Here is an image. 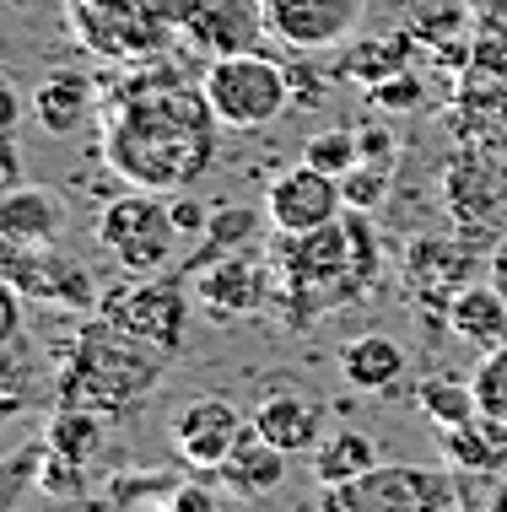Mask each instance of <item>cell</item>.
Returning <instances> with one entry per match:
<instances>
[{
  "label": "cell",
  "mask_w": 507,
  "mask_h": 512,
  "mask_svg": "<svg viewBox=\"0 0 507 512\" xmlns=\"http://www.w3.org/2000/svg\"><path fill=\"white\" fill-rule=\"evenodd\" d=\"M259 33H270L259 0H178V38L200 60L259 49Z\"/></svg>",
  "instance_id": "cell-9"
},
{
  "label": "cell",
  "mask_w": 507,
  "mask_h": 512,
  "mask_svg": "<svg viewBox=\"0 0 507 512\" xmlns=\"http://www.w3.org/2000/svg\"><path fill=\"white\" fill-rule=\"evenodd\" d=\"M178 238L184 232L173 221V205L152 189H130L98 216V243L125 275H162L178 254Z\"/></svg>",
  "instance_id": "cell-7"
},
{
  "label": "cell",
  "mask_w": 507,
  "mask_h": 512,
  "mask_svg": "<svg viewBox=\"0 0 507 512\" xmlns=\"http://www.w3.org/2000/svg\"><path fill=\"white\" fill-rule=\"evenodd\" d=\"M448 329L475 351H497V345H507V297L486 281H470L448 302Z\"/></svg>",
  "instance_id": "cell-22"
},
{
  "label": "cell",
  "mask_w": 507,
  "mask_h": 512,
  "mask_svg": "<svg viewBox=\"0 0 507 512\" xmlns=\"http://www.w3.org/2000/svg\"><path fill=\"white\" fill-rule=\"evenodd\" d=\"M410 33H394V38H356L346 44V71L356 87H378V81H389L394 71H410Z\"/></svg>",
  "instance_id": "cell-26"
},
{
  "label": "cell",
  "mask_w": 507,
  "mask_h": 512,
  "mask_svg": "<svg viewBox=\"0 0 507 512\" xmlns=\"http://www.w3.org/2000/svg\"><path fill=\"white\" fill-rule=\"evenodd\" d=\"M286 459H292V453H281L270 437H259V426L249 421V432L238 437V448H232L222 459V469H216V486L227 496H238V502H265V496L286 480Z\"/></svg>",
  "instance_id": "cell-18"
},
{
  "label": "cell",
  "mask_w": 507,
  "mask_h": 512,
  "mask_svg": "<svg viewBox=\"0 0 507 512\" xmlns=\"http://www.w3.org/2000/svg\"><path fill=\"white\" fill-rule=\"evenodd\" d=\"M367 103H373V108H394V114H405V108H416V103H421V76H416V71H394L389 81L367 87Z\"/></svg>",
  "instance_id": "cell-34"
},
{
  "label": "cell",
  "mask_w": 507,
  "mask_h": 512,
  "mask_svg": "<svg viewBox=\"0 0 507 512\" xmlns=\"http://www.w3.org/2000/svg\"><path fill=\"white\" fill-rule=\"evenodd\" d=\"M49 448L60 459H76V464H92V453L103 448V415L98 410H71V405H54V421L44 426Z\"/></svg>",
  "instance_id": "cell-28"
},
{
  "label": "cell",
  "mask_w": 507,
  "mask_h": 512,
  "mask_svg": "<svg viewBox=\"0 0 507 512\" xmlns=\"http://www.w3.org/2000/svg\"><path fill=\"white\" fill-rule=\"evenodd\" d=\"M416 405H421V415H427L437 432H443V426H464V421L481 415L475 383H464V378H421L416 383Z\"/></svg>",
  "instance_id": "cell-27"
},
{
  "label": "cell",
  "mask_w": 507,
  "mask_h": 512,
  "mask_svg": "<svg viewBox=\"0 0 507 512\" xmlns=\"http://www.w3.org/2000/svg\"><path fill=\"white\" fill-rule=\"evenodd\" d=\"M340 216H346V189H340V178L308 168V162L286 168L276 184L265 189V221L276 232H313V227H330Z\"/></svg>",
  "instance_id": "cell-14"
},
{
  "label": "cell",
  "mask_w": 507,
  "mask_h": 512,
  "mask_svg": "<svg viewBox=\"0 0 507 512\" xmlns=\"http://www.w3.org/2000/svg\"><path fill=\"white\" fill-rule=\"evenodd\" d=\"M65 17L103 60H146L178 33V0H65Z\"/></svg>",
  "instance_id": "cell-5"
},
{
  "label": "cell",
  "mask_w": 507,
  "mask_h": 512,
  "mask_svg": "<svg viewBox=\"0 0 507 512\" xmlns=\"http://www.w3.org/2000/svg\"><path fill=\"white\" fill-rule=\"evenodd\" d=\"M152 512H216V496L205 486H178V491H168V502H157Z\"/></svg>",
  "instance_id": "cell-36"
},
{
  "label": "cell",
  "mask_w": 507,
  "mask_h": 512,
  "mask_svg": "<svg viewBox=\"0 0 507 512\" xmlns=\"http://www.w3.org/2000/svg\"><path fill=\"white\" fill-rule=\"evenodd\" d=\"M254 238H259V211L254 205H216L211 227H205V254H195L178 275H195V270H205L211 259H222V254H243Z\"/></svg>",
  "instance_id": "cell-25"
},
{
  "label": "cell",
  "mask_w": 507,
  "mask_h": 512,
  "mask_svg": "<svg viewBox=\"0 0 507 512\" xmlns=\"http://www.w3.org/2000/svg\"><path fill=\"white\" fill-rule=\"evenodd\" d=\"M243 432H249V415L232 405L227 394L189 399V405L173 415V426H168L178 459H184L189 469H205V475H216V469H222V459L238 448Z\"/></svg>",
  "instance_id": "cell-11"
},
{
  "label": "cell",
  "mask_w": 507,
  "mask_h": 512,
  "mask_svg": "<svg viewBox=\"0 0 507 512\" xmlns=\"http://www.w3.org/2000/svg\"><path fill=\"white\" fill-rule=\"evenodd\" d=\"M200 92L222 130H259L292 108V71L265 49H238L222 60H205Z\"/></svg>",
  "instance_id": "cell-4"
},
{
  "label": "cell",
  "mask_w": 507,
  "mask_h": 512,
  "mask_svg": "<svg viewBox=\"0 0 507 512\" xmlns=\"http://www.w3.org/2000/svg\"><path fill=\"white\" fill-rule=\"evenodd\" d=\"M502 162H491L486 151L464 146L443 173V189H448V211H454L464 238H481V243H497V211L507 205V189H502Z\"/></svg>",
  "instance_id": "cell-12"
},
{
  "label": "cell",
  "mask_w": 507,
  "mask_h": 512,
  "mask_svg": "<svg viewBox=\"0 0 507 512\" xmlns=\"http://www.w3.org/2000/svg\"><path fill=\"white\" fill-rule=\"evenodd\" d=\"M437 437H443V459L454 475H502L507 469V426L502 421L475 415L464 426H443Z\"/></svg>",
  "instance_id": "cell-21"
},
{
  "label": "cell",
  "mask_w": 507,
  "mask_h": 512,
  "mask_svg": "<svg viewBox=\"0 0 507 512\" xmlns=\"http://www.w3.org/2000/svg\"><path fill=\"white\" fill-rule=\"evenodd\" d=\"M265 6L270 38H281L286 49H340L356 38L367 0H259Z\"/></svg>",
  "instance_id": "cell-10"
},
{
  "label": "cell",
  "mask_w": 507,
  "mask_h": 512,
  "mask_svg": "<svg viewBox=\"0 0 507 512\" xmlns=\"http://www.w3.org/2000/svg\"><path fill=\"white\" fill-rule=\"evenodd\" d=\"M216 114L200 87L146 76L103 108V162L130 189L184 195L216 162Z\"/></svg>",
  "instance_id": "cell-1"
},
{
  "label": "cell",
  "mask_w": 507,
  "mask_h": 512,
  "mask_svg": "<svg viewBox=\"0 0 507 512\" xmlns=\"http://www.w3.org/2000/svg\"><path fill=\"white\" fill-rule=\"evenodd\" d=\"M173 221H178V232L184 238H205V227H211V205H200L195 195H173Z\"/></svg>",
  "instance_id": "cell-35"
},
{
  "label": "cell",
  "mask_w": 507,
  "mask_h": 512,
  "mask_svg": "<svg viewBox=\"0 0 507 512\" xmlns=\"http://www.w3.org/2000/svg\"><path fill=\"white\" fill-rule=\"evenodd\" d=\"M303 162L330 178H346L362 162V141H356V130H319L313 141H303Z\"/></svg>",
  "instance_id": "cell-29"
},
{
  "label": "cell",
  "mask_w": 507,
  "mask_h": 512,
  "mask_svg": "<svg viewBox=\"0 0 507 512\" xmlns=\"http://www.w3.org/2000/svg\"><path fill=\"white\" fill-rule=\"evenodd\" d=\"M459 512H507V469L502 475H454Z\"/></svg>",
  "instance_id": "cell-33"
},
{
  "label": "cell",
  "mask_w": 507,
  "mask_h": 512,
  "mask_svg": "<svg viewBox=\"0 0 507 512\" xmlns=\"http://www.w3.org/2000/svg\"><path fill=\"white\" fill-rule=\"evenodd\" d=\"M270 265H276V286L286 297V313H292V329H308V318L335 313L373 292L383 248L367 211H346L330 227L281 232L270 248Z\"/></svg>",
  "instance_id": "cell-2"
},
{
  "label": "cell",
  "mask_w": 507,
  "mask_h": 512,
  "mask_svg": "<svg viewBox=\"0 0 507 512\" xmlns=\"http://www.w3.org/2000/svg\"><path fill=\"white\" fill-rule=\"evenodd\" d=\"M184 281L189 275H141V281H125L119 292H108L98 302V313L135 340L178 351L184 345V324H189V286Z\"/></svg>",
  "instance_id": "cell-8"
},
{
  "label": "cell",
  "mask_w": 507,
  "mask_h": 512,
  "mask_svg": "<svg viewBox=\"0 0 507 512\" xmlns=\"http://www.w3.org/2000/svg\"><path fill=\"white\" fill-rule=\"evenodd\" d=\"M98 114V81L87 71H49L33 87V119L44 124L49 135H76L81 124Z\"/></svg>",
  "instance_id": "cell-19"
},
{
  "label": "cell",
  "mask_w": 507,
  "mask_h": 512,
  "mask_svg": "<svg viewBox=\"0 0 507 512\" xmlns=\"http://www.w3.org/2000/svg\"><path fill=\"white\" fill-rule=\"evenodd\" d=\"M11 189H22V146H17V135H6V146H0V195H11Z\"/></svg>",
  "instance_id": "cell-39"
},
{
  "label": "cell",
  "mask_w": 507,
  "mask_h": 512,
  "mask_svg": "<svg viewBox=\"0 0 507 512\" xmlns=\"http://www.w3.org/2000/svg\"><path fill=\"white\" fill-rule=\"evenodd\" d=\"M249 421L259 426V437H270L281 453H313L324 442V405L308 394H270L259 399Z\"/></svg>",
  "instance_id": "cell-20"
},
{
  "label": "cell",
  "mask_w": 507,
  "mask_h": 512,
  "mask_svg": "<svg viewBox=\"0 0 507 512\" xmlns=\"http://www.w3.org/2000/svg\"><path fill=\"white\" fill-rule=\"evenodd\" d=\"M356 141H362V162H383V168H394V135L383 130V124L356 130Z\"/></svg>",
  "instance_id": "cell-37"
},
{
  "label": "cell",
  "mask_w": 507,
  "mask_h": 512,
  "mask_svg": "<svg viewBox=\"0 0 507 512\" xmlns=\"http://www.w3.org/2000/svg\"><path fill=\"white\" fill-rule=\"evenodd\" d=\"M65 232V200L49 184H22L0 200V243L6 248H54Z\"/></svg>",
  "instance_id": "cell-17"
},
{
  "label": "cell",
  "mask_w": 507,
  "mask_h": 512,
  "mask_svg": "<svg viewBox=\"0 0 507 512\" xmlns=\"http://www.w3.org/2000/svg\"><path fill=\"white\" fill-rule=\"evenodd\" d=\"M400 372H405V351L389 335H356V340L340 345V378H346L356 394L394 389Z\"/></svg>",
  "instance_id": "cell-23"
},
{
  "label": "cell",
  "mask_w": 507,
  "mask_h": 512,
  "mask_svg": "<svg viewBox=\"0 0 507 512\" xmlns=\"http://www.w3.org/2000/svg\"><path fill=\"white\" fill-rule=\"evenodd\" d=\"M17 119H22L17 92H11V87H0V124H6V135H17Z\"/></svg>",
  "instance_id": "cell-40"
},
{
  "label": "cell",
  "mask_w": 507,
  "mask_h": 512,
  "mask_svg": "<svg viewBox=\"0 0 507 512\" xmlns=\"http://www.w3.org/2000/svg\"><path fill=\"white\" fill-rule=\"evenodd\" d=\"M292 71V103H303V108H319L324 103V76H313L308 65L297 71V65H286Z\"/></svg>",
  "instance_id": "cell-38"
},
{
  "label": "cell",
  "mask_w": 507,
  "mask_h": 512,
  "mask_svg": "<svg viewBox=\"0 0 507 512\" xmlns=\"http://www.w3.org/2000/svg\"><path fill=\"white\" fill-rule=\"evenodd\" d=\"M383 453L378 442L367 432H351V426H340L335 437H324L319 448H313V480L319 486H351V480H362L367 469H378Z\"/></svg>",
  "instance_id": "cell-24"
},
{
  "label": "cell",
  "mask_w": 507,
  "mask_h": 512,
  "mask_svg": "<svg viewBox=\"0 0 507 512\" xmlns=\"http://www.w3.org/2000/svg\"><path fill=\"white\" fill-rule=\"evenodd\" d=\"M6 281L33 302H54V308H71V313L98 308L92 270L54 254V248H6Z\"/></svg>",
  "instance_id": "cell-13"
},
{
  "label": "cell",
  "mask_w": 507,
  "mask_h": 512,
  "mask_svg": "<svg viewBox=\"0 0 507 512\" xmlns=\"http://www.w3.org/2000/svg\"><path fill=\"white\" fill-rule=\"evenodd\" d=\"M270 297H276V265L254 259L249 248L195 270V302L211 318H254Z\"/></svg>",
  "instance_id": "cell-15"
},
{
  "label": "cell",
  "mask_w": 507,
  "mask_h": 512,
  "mask_svg": "<svg viewBox=\"0 0 507 512\" xmlns=\"http://www.w3.org/2000/svg\"><path fill=\"white\" fill-rule=\"evenodd\" d=\"M324 512H448L459 507L454 469L432 464H378L351 486H319Z\"/></svg>",
  "instance_id": "cell-6"
},
{
  "label": "cell",
  "mask_w": 507,
  "mask_h": 512,
  "mask_svg": "<svg viewBox=\"0 0 507 512\" xmlns=\"http://www.w3.org/2000/svg\"><path fill=\"white\" fill-rule=\"evenodd\" d=\"M173 351H162L152 340H135L125 329H114L98 313L92 324L76 329V340L65 345L60 356V378H54V405L71 410H98L125 415L130 405H141L146 394L162 383V367H168Z\"/></svg>",
  "instance_id": "cell-3"
},
{
  "label": "cell",
  "mask_w": 507,
  "mask_h": 512,
  "mask_svg": "<svg viewBox=\"0 0 507 512\" xmlns=\"http://www.w3.org/2000/svg\"><path fill=\"white\" fill-rule=\"evenodd\" d=\"M340 189H346V211L373 216L378 205L389 200V168H383V162H356V168L340 178Z\"/></svg>",
  "instance_id": "cell-31"
},
{
  "label": "cell",
  "mask_w": 507,
  "mask_h": 512,
  "mask_svg": "<svg viewBox=\"0 0 507 512\" xmlns=\"http://www.w3.org/2000/svg\"><path fill=\"white\" fill-rule=\"evenodd\" d=\"M38 491L54 496V502H71V496L87 491V464H76V459H60V453L49 448V459L44 469H38Z\"/></svg>",
  "instance_id": "cell-32"
},
{
  "label": "cell",
  "mask_w": 507,
  "mask_h": 512,
  "mask_svg": "<svg viewBox=\"0 0 507 512\" xmlns=\"http://www.w3.org/2000/svg\"><path fill=\"white\" fill-rule=\"evenodd\" d=\"M400 275L410 292H432L437 302H454L464 286L475 281V243L464 232H427V238H410Z\"/></svg>",
  "instance_id": "cell-16"
},
{
  "label": "cell",
  "mask_w": 507,
  "mask_h": 512,
  "mask_svg": "<svg viewBox=\"0 0 507 512\" xmlns=\"http://www.w3.org/2000/svg\"><path fill=\"white\" fill-rule=\"evenodd\" d=\"M470 383H475V399H481L486 421H502L507 426V345L481 351V367H475Z\"/></svg>",
  "instance_id": "cell-30"
}]
</instances>
